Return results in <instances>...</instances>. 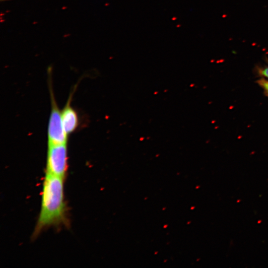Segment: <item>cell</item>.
Segmentation results:
<instances>
[{
    "label": "cell",
    "mask_w": 268,
    "mask_h": 268,
    "mask_svg": "<svg viewBox=\"0 0 268 268\" xmlns=\"http://www.w3.org/2000/svg\"><path fill=\"white\" fill-rule=\"evenodd\" d=\"M258 72L261 75L268 78V67L259 68Z\"/></svg>",
    "instance_id": "obj_6"
},
{
    "label": "cell",
    "mask_w": 268,
    "mask_h": 268,
    "mask_svg": "<svg viewBox=\"0 0 268 268\" xmlns=\"http://www.w3.org/2000/svg\"><path fill=\"white\" fill-rule=\"evenodd\" d=\"M51 89L52 108L48 128V145L67 143V135L64 130L61 112Z\"/></svg>",
    "instance_id": "obj_3"
},
{
    "label": "cell",
    "mask_w": 268,
    "mask_h": 268,
    "mask_svg": "<svg viewBox=\"0 0 268 268\" xmlns=\"http://www.w3.org/2000/svg\"><path fill=\"white\" fill-rule=\"evenodd\" d=\"M70 98L61 112L63 126L67 135L76 129L79 122L77 114L70 105Z\"/></svg>",
    "instance_id": "obj_4"
},
{
    "label": "cell",
    "mask_w": 268,
    "mask_h": 268,
    "mask_svg": "<svg viewBox=\"0 0 268 268\" xmlns=\"http://www.w3.org/2000/svg\"><path fill=\"white\" fill-rule=\"evenodd\" d=\"M64 178L46 172L43 185L41 210L33 237L37 236L47 227L67 222V208L64 200Z\"/></svg>",
    "instance_id": "obj_1"
},
{
    "label": "cell",
    "mask_w": 268,
    "mask_h": 268,
    "mask_svg": "<svg viewBox=\"0 0 268 268\" xmlns=\"http://www.w3.org/2000/svg\"><path fill=\"white\" fill-rule=\"evenodd\" d=\"M258 83L268 94V81L264 78H261L258 80Z\"/></svg>",
    "instance_id": "obj_5"
},
{
    "label": "cell",
    "mask_w": 268,
    "mask_h": 268,
    "mask_svg": "<svg viewBox=\"0 0 268 268\" xmlns=\"http://www.w3.org/2000/svg\"><path fill=\"white\" fill-rule=\"evenodd\" d=\"M67 169V143L48 145L46 172L65 178Z\"/></svg>",
    "instance_id": "obj_2"
}]
</instances>
